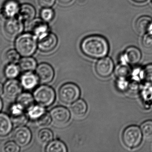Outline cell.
<instances>
[{"label":"cell","instance_id":"cell-4","mask_svg":"<svg viewBox=\"0 0 152 152\" xmlns=\"http://www.w3.org/2000/svg\"><path fill=\"white\" fill-rule=\"evenodd\" d=\"M142 134L138 127L131 126L125 129L122 134V140L125 145L130 149L136 148L142 142Z\"/></svg>","mask_w":152,"mask_h":152},{"label":"cell","instance_id":"cell-35","mask_svg":"<svg viewBox=\"0 0 152 152\" xmlns=\"http://www.w3.org/2000/svg\"><path fill=\"white\" fill-rule=\"evenodd\" d=\"M143 76L146 82L152 84V64L145 66L143 71Z\"/></svg>","mask_w":152,"mask_h":152},{"label":"cell","instance_id":"cell-3","mask_svg":"<svg viewBox=\"0 0 152 152\" xmlns=\"http://www.w3.org/2000/svg\"><path fill=\"white\" fill-rule=\"evenodd\" d=\"M35 101L44 107H49L54 103L56 97L55 91L51 87L45 85L37 87L34 93Z\"/></svg>","mask_w":152,"mask_h":152},{"label":"cell","instance_id":"cell-2","mask_svg":"<svg viewBox=\"0 0 152 152\" xmlns=\"http://www.w3.org/2000/svg\"><path fill=\"white\" fill-rule=\"evenodd\" d=\"M18 52L24 57L33 55L37 47V42L34 35L30 34H24L20 36L15 43Z\"/></svg>","mask_w":152,"mask_h":152},{"label":"cell","instance_id":"cell-10","mask_svg":"<svg viewBox=\"0 0 152 152\" xmlns=\"http://www.w3.org/2000/svg\"><path fill=\"white\" fill-rule=\"evenodd\" d=\"M38 80L43 84H48L52 81L54 71L52 66L47 63H42L37 67L36 70Z\"/></svg>","mask_w":152,"mask_h":152},{"label":"cell","instance_id":"cell-18","mask_svg":"<svg viewBox=\"0 0 152 152\" xmlns=\"http://www.w3.org/2000/svg\"><path fill=\"white\" fill-rule=\"evenodd\" d=\"M87 109V105L86 102L80 99L73 103L70 108V110L74 117L81 118L86 115Z\"/></svg>","mask_w":152,"mask_h":152},{"label":"cell","instance_id":"cell-22","mask_svg":"<svg viewBox=\"0 0 152 152\" xmlns=\"http://www.w3.org/2000/svg\"><path fill=\"white\" fill-rule=\"evenodd\" d=\"M19 67L24 72H32L36 68V61L32 57H24L20 60Z\"/></svg>","mask_w":152,"mask_h":152},{"label":"cell","instance_id":"cell-27","mask_svg":"<svg viewBox=\"0 0 152 152\" xmlns=\"http://www.w3.org/2000/svg\"><path fill=\"white\" fill-rule=\"evenodd\" d=\"M46 112L44 107L41 105H33L28 109V115L33 120H37Z\"/></svg>","mask_w":152,"mask_h":152},{"label":"cell","instance_id":"cell-32","mask_svg":"<svg viewBox=\"0 0 152 152\" xmlns=\"http://www.w3.org/2000/svg\"><path fill=\"white\" fill-rule=\"evenodd\" d=\"M142 43L145 48L152 50V30L144 35Z\"/></svg>","mask_w":152,"mask_h":152},{"label":"cell","instance_id":"cell-12","mask_svg":"<svg viewBox=\"0 0 152 152\" xmlns=\"http://www.w3.org/2000/svg\"><path fill=\"white\" fill-rule=\"evenodd\" d=\"M21 92V87L18 80L10 79L4 84V93L6 98L14 100L17 98Z\"/></svg>","mask_w":152,"mask_h":152},{"label":"cell","instance_id":"cell-23","mask_svg":"<svg viewBox=\"0 0 152 152\" xmlns=\"http://www.w3.org/2000/svg\"><path fill=\"white\" fill-rule=\"evenodd\" d=\"M34 97L31 94L28 93H22L17 97V103L24 109H28L34 104Z\"/></svg>","mask_w":152,"mask_h":152},{"label":"cell","instance_id":"cell-36","mask_svg":"<svg viewBox=\"0 0 152 152\" xmlns=\"http://www.w3.org/2000/svg\"><path fill=\"white\" fill-rule=\"evenodd\" d=\"M39 4L43 8H50L55 3V0H38Z\"/></svg>","mask_w":152,"mask_h":152},{"label":"cell","instance_id":"cell-31","mask_svg":"<svg viewBox=\"0 0 152 152\" xmlns=\"http://www.w3.org/2000/svg\"><path fill=\"white\" fill-rule=\"evenodd\" d=\"M6 60L10 63H16L19 60L20 56L17 51L14 50H10L5 54Z\"/></svg>","mask_w":152,"mask_h":152},{"label":"cell","instance_id":"cell-20","mask_svg":"<svg viewBox=\"0 0 152 152\" xmlns=\"http://www.w3.org/2000/svg\"><path fill=\"white\" fill-rule=\"evenodd\" d=\"M38 78L36 75L31 72H26L21 76V84L24 88L31 89L36 87L38 83Z\"/></svg>","mask_w":152,"mask_h":152},{"label":"cell","instance_id":"cell-14","mask_svg":"<svg viewBox=\"0 0 152 152\" xmlns=\"http://www.w3.org/2000/svg\"><path fill=\"white\" fill-rule=\"evenodd\" d=\"M49 26L43 20L36 19L30 26L31 32L39 39L49 33Z\"/></svg>","mask_w":152,"mask_h":152},{"label":"cell","instance_id":"cell-34","mask_svg":"<svg viewBox=\"0 0 152 152\" xmlns=\"http://www.w3.org/2000/svg\"><path fill=\"white\" fill-rule=\"evenodd\" d=\"M36 120L38 125L41 126H49L52 121L50 114L47 112H45Z\"/></svg>","mask_w":152,"mask_h":152},{"label":"cell","instance_id":"cell-16","mask_svg":"<svg viewBox=\"0 0 152 152\" xmlns=\"http://www.w3.org/2000/svg\"><path fill=\"white\" fill-rule=\"evenodd\" d=\"M20 7L18 2L15 0H8L5 2L2 9V15L6 18H13L19 11Z\"/></svg>","mask_w":152,"mask_h":152},{"label":"cell","instance_id":"cell-9","mask_svg":"<svg viewBox=\"0 0 152 152\" xmlns=\"http://www.w3.org/2000/svg\"><path fill=\"white\" fill-rule=\"evenodd\" d=\"M25 109L18 104H13L10 109L11 119L16 126H24L27 123L28 118L24 112Z\"/></svg>","mask_w":152,"mask_h":152},{"label":"cell","instance_id":"cell-24","mask_svg":"<svg viewBox=\"0 0 152 152\" xmlns=\"http://www.w3.org/2000/svg\"><path fill=\"white\" fill-rule=\"evenodd\" d=\"M47 152H66L67 149L66 145L61 141L55 140L51 141L45 148Z\"/></svg>","mask_w":152,"mask_h":152},{"label":"cell","instance_id":"cell-37","mask_svg":"<svg viewBox=\"0 0 152 152\" xmlns=\"http://www.w3.org/2000/svg\"><path fill=\"white\" fill-rule=\"evenodd\" d=\"M58 1L63 4H67L70 2L72 0H58Z\"/></svg>","mask_w":152,"mask_h":152},{"label":"cell","instance_id":"cell-21","mask_svg":"<svg viewBox=\"0 0 152 152\" xmlns=\"http://www.w3.org/2000/svg\"><path fill=\"white\" fill-rule=\"evenodd\" d=\"M19 15L20 18L25 21H30L34 18L36 11L34 8L28 4H22L20 7Z\"/></svg>","mask_w":152,"mask_h":152},{"label":"cell","instance_id":"cell-11","mask_svg":"<svg viewBox=\"0 0 152 152\" xmlns=\"http://www.w3.org/2000/svg\"><path fill=\"white\" fill-rule=\"evenodd\" d=\"M38 47L43 52H49L54 50L58 43V38L54 34L48 33L47 35L39 38Z\"/></svg>","mask_w":152,"mask_h":152},{"label":"cell","instance_id":"cell-15","mask_svg":"<svg viewBox=\"0 0 152 152\" xmlns=\"http://www.w3.org/2000/svg\"><path fill=\"white\" fill-rule=\"evenodd\" d=\"M123 57L127 63L131 65H135L141 59L142 53L137 47L130 46L125 50Z\"/></svg>","mask_w":152,"mask_h":152},{"label":"cell","instance_id":"cell-5","mask_svg":"<svg viewBox=\"0 0 152 152\" xmlns=\"http://www.w3.org/2000/svg\"><path fill=\"white\" fill-rule=\"evenodd\" d=\"M80 94L79 87L72 83L64 84L59 90L60 100L65 104H71L75 102L79 98Z\"/></svg>","mask_w":152,"mask_h":152},{"label":"cell","instance_id":"cell-25","mask_svg":"<svg viewBox=\"0 0 152 152\" xmlns=\"http://www.w3.org/2000/svg\"><path fill=\"white\" fill-rule=\"evenodd\" d=\"M131 74L129 66L124 63L119 64L115 70V74L118 79H126Z\"/></svg>","mask_w":152,"mask_h":152},{"label":"cell","instance_id":"cell-33","mask_svg":"<svg viewBox=\"0 0 152 152\" xmlns=\"http://www.w3.org/2000/svg\"><path fill=\"white\" fill-rule=\"evenodd\" d=\"M3 150L5 152H18L20 151L19 145L15 142L9 141L4 144Z\"/></svg>","mask_w":152,"mask_h":152},{"label":"cell","instance_id":"cell-28","mask_svg":"<svg viewBox=\"0 0 152 152\" xmlns=\"http://www.w3.org/2000/svg\"><path fill=\"white\" fill-rule=\"evenodd\" d=\"M20 70L19 67L15 63H10L5 67L4 69L5 76L9 79H14L19 74Z\"/></svg>","mask_w":152,"mask_h":152},{"label":"cell","instance_id":"cell-39","mask_svg":"<svg viewBox=\"0 0 152 152\" xmlns=\"http://www.w3.org/2000/svg\"><path fill=\"white\" fill-rule=\"evenodd\" d=\"M134 1L137 3H143L147 1V0H133Z\"/></svg>","mask_w":152,"mask_h":152},{"label":"cell","instance_id":"cell-29","mask_svg":"<svg viewBox=\"0 0 152 152\" xmlns=\"http://www.w3.org/2000/svg\"><path fill=\"white\" fill-rule=\"evenodd\" d=\"M141 129L145 138L152 139V120H147L143 123L141 125Z\"/></svg>","mask_w":152,"mask_h":152},{"label":"cell","instance_id":"cell-19","mask_svg":"<svg viewBox=\"0 0 152 152\" xmlns=\"http://www.w3.org/2000/svg\"><path fill=\"white\" fill-rule=\"evenodd\" d=\"M12 121L10 118L4 113H0V137L9 134L12 129Z\"/></svg>","mask_w":152,"mask_h":152},{"label":"cell","instance_id":"cell-13","mask_svg":"<svg viewBox=\"0 0 152 152\" xmlns=\"http://www.w3.org/2000/svg\"><path fill=\"white\" fill-rule=\"evenodd\" d=\"M23 25L20 20L15 18L9 19L4 25L6 35L10 37L18 36L23 31Z\"/></svg>","mask_w":152,"mask_h":152},{"label":"cell","instance_id":"cell-38","mask_svg":"<svg viewBox=\"0 0 152 152\" xmlns=\"http://www.w3.org/2000/svg\"><path fill=\"white\" fill-rule=\"evenodd\" d=\"M4 92V87L3 86L2 84L0 83V95L2 94L3 92Z\"/></svg>","mask_w":152,"mask_h":152},{"label":"cell","instance_id":"cell-40","mask_svg":"<svg viewBox=\"0 0 152 152\" xmlns=\"http://www.w3.org/2000/svg\"><path fill=\"white\" fill-rule=\"evenodd\" d=\"M2 100H1V98H0V111H1V110L2 109Z\"/></svg>","mask_w":152,"mask_h":152},{"label":"cell","instance_id":"cell-41","mask_svg":"<svg viewBox=\"0 0 152 152\" xmlns=\"http://www.w3.org/2000/svg\"></svg>","mask_w":152,"mask_h":152},{"label":"cell","instance_id":"cell-26","mask_svg":"<svg viewBox=\"0 0 152 152\" xmlns=\"http://www.w3.org/2000/svg\"><path fill=\"white\" fill-rule=\"evenodd\" d=\"M38 141L43 144H48L53 141V134L52 131L48 129H44L38 133Z\"/></svg>","mask_w":152,"mask_h":152},{"label":"cell","instance_id":"cell-8","mask_svg":"<svg viewBox=\"0 0 152 152\" xmlns=\"http://www.w3.org/2000/svg\"><path fill=\"white\" fill-rule=\"evenodd\" d=\"M114 64L112 59L109 57L101 58L96 62L95 70L98 76L101 77H108L112 73Z\"/></svg>","mask_w":152,"mask_h":152},{"label":"cell","instance_id":"cell-7","mask_svg":"<svg viewBox=\"0 0 152 152\" xmlns=\"http://www.w3.org/2000/svg\"><path fill=\"white\" fill-rule=\"evenodd\" d=\"M12 138L14 142L20 146L25 147L31 142L32 134L30 129L26 127H17L13 132Z\"/></svg>","mask_w":152,"mask_h":152},{"label":"cell","instance_id":"cell-6","mask_svg":"<svg viewBox=\"0 0 152 152\" xmlns=\"http://www.w3.org/2000/svg\"><path fill=\"white\" fill-rule=\"evenodd\" d=\"M50 115L53 123L58 127L63 126L70 120L69 111L63 106H58L53 108L50 112Z\"/></svg>","mask_w":152,"mask_h":152},{"label":"cell","instance_id":"cell-30","mask_svg":"<svg viewBox=\"0 0 152 152\" xmlns=\"http://www.w3.org/2000/svg\"><path fill=\"white\" fill-rule=\"evenodd\" d=\"M41 17L42 20L45 22L51 21L54 17V12L50 8H44L41 10Z\"/></svg>","mask_w":152,"mask_h":152},{"label":"cell","instance_id":"cell-17","mask_svg":"<svg viewBox=\"0 0 152 152\" xmlns=\"http://www.w3.org/2000/svg\"><path fill=\"white\" fill-rule=\"evenodd\" d=\"M136 27L137 31L144 35L152 30V18L150 16H143L137 21Z\"/></svg>","mask_w":152,"mask_h":152},{"label":"cell","instance_id":"cell-1","mask_svg":"<svg viewBox=\"0 0 152 152\" xmlns=\"http://www.w3.org/2000/svg\"><path fill=\"white\" fill-rule=\"evenodd\" d=\"M80 49L84 54L93 59L105 57L109 51L106 39L102 36L93 35L84 38L80 43Z\"/></svg>","mask_w":152,"mask_h":152}]
</instances>
